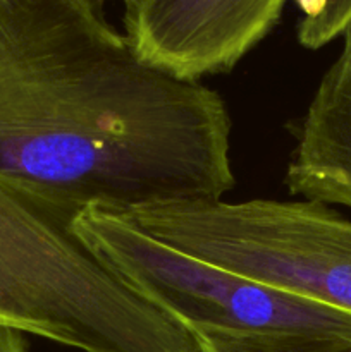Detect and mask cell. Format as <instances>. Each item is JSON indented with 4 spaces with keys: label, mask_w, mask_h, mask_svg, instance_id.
<instances>
[{
    "label": "cell",
    "mask_w": 351,
    "mask_h": 352,
    "mask_svg": "<svg viewBox=\"0 0 351 352\" xmlns=\"http://www.w3.org/2000/svg\"><path fill=\"white\" fill-rule=\"evenodd\" d=\"M231 131L222 96L141 60L100 0L0 3V174L54 205L224 199Z\"/></svg>",
    "instance_id": "cell-1"
},
{
    "label": "cell",
    "mask_w": 351,
    "mask_h": 352,
    "mask_svg": "<svg viewBox=\"0 0 351 352\" xmlns=\"http://www.w3.org/2000/svg\"><path fill=\"white\" fill-rule=\"evenodd\" d=\"M74 217L0 174V325L83 352H200L78 236Z\"/></svg>",
    "instance_id": "cell-2"
},
{
    "label": "cell",
    "mask_w": 351,
    "mask_h": 352,
    "mask_svg": "<svg viewBox=\"0 0 351 352\" xmlns=\"http://www.w3.org/2000/svg\"><path fill=\"white\" fill-rule=\"evenodd\" d=\"M78 236L151 306L189 333L262 344H351V315L179 251L119 210L74 217Z\"/></svg>",
    "instance_id": "cell-3"
},
{
    "label": "cell",
    "mask_w": 351,
    "mask_h": 352,
    "mask_svg": "<svg viewBox=\"0 0 351 352\" xmlns=\"http://www.w3.org/2000/svg\"><path fill=\"white\" fill-rule=\"evenodd\" d=\"M162 243L351 315V219L308 199H206L124 212Z\"/></svg>",
    "instance_id": "cell-4"
},
{
    "label": "cell",
    "mask_w": 351,
    "mask_h": 352,
    "mask_svg": "<svg viewBox=\"0 0 351 352\" xmlns=\"http://www.w3.org/2000/svg\"><path fill=\"white\" fill-rule=\"evenodd\" d=\"M286 0H133L124 36L147 64L200 81L229 72L281 19Z\"/></svg>",
    "instance_id": "cell-5"
},
{
    "label": "cell",
    "mask_w": 351,
    "mask_h": 352,
    "mask_svg": "<svg viewBox=\"0 0 351 352\" xmlns=\"http://www.w3.org/2000/svg\"><path fill=\"white\" fill-rule=\"evenodd\" d=\"M286 168L289 192L351 208V28L296 131Z\"/></svg>",
    "instance_id": "cell-6"
},
{
    "label": "cell",
    "mask_w": 351,
    "mask_h": 352,
    "mask_svg": "<svg viewBox=\"0 0 351 352\" xmlns=\"http://www.w3.org/2000/svg\"><path fill=\"white\" fill-rule=\"evenodd\" d=\"M351 28V0H329L326 10L310 24H298V41L305 48L319 50Z\"/></svg>",
    "instance_id": "cell-7"
},
{
    "label": "cell",
    "mask_w": 351,
    "mask_h": 352,
    "mask_svg": "<svg viewBox=\"0 0 351 352\" xmlns=\"http://www.w3.org/2000/svg\"><path fill=\"white\" fill-rule=\"evenodd\" d=\"M200 352H351V344H312V346H292V344H262L253 340L231 339V337L193 333Z\"/></svg>",
    "instance_id": "cell-8"
},
{
    "label": "cell",
    "mask_w": 351,
    "mask_h": 352,
    "mask_svg": "<svg viewBox=\"0 0 351 352\" xmlns=\"http://www.w3.org/2000/svg\"><path fill=\"white\" fill-rule=\"evenodd\" d=\"M100 2H102V0H100ZM129 2H133V0H123V3H129Z\"/></svg>",
    "instance_id": "cell-9"
}]
</instances>
